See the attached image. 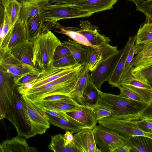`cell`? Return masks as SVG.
Wrapping results in <instances>:
<instances>
[{"mask_svg":"<svg viewBox=\"0 0 152 152\" xmlns=\"http://www.w3.org/2000/svg\"><path fill=\"white\" fill-rule=\"evenodd\" d=\"M74 133L75 132L73 131H66L63 135L66 145H69L72 143L74 139V135L72 134Z\"/></svg>","mask_w":152,"mask_h":152,"instance_id":"51","label":"cell"},{"mask_svg":"<svg viewBox=\"0 0 152 152\" xmlns=\"http://www.w3.org/2000/svg\"><path fill=\"white\" fill-rule=\"evenodd\" d=\"M45 27L49 30L56 28V32L67 35L72 39L76 42L87 46L95 47L87 40L85 37L77 31V28L66 27L63 26L58 21L47 22L45 24Z\"/></svg>","mask_w":152,"mask_h":152,"instance_id":"20","label":"cell"},{"mask_svg":"<svg viewBox=\"0 0 152 152\" xmlns=\"http://www.w3.org/2000/svg\"><path fill=\"white\" fill-rule=\"evenodd\" d=\"M129 1H131L134 3L136 6H137L140 3L148 0H128Z\"/></svg>","mask_w":152,"mask_h":152,"instance_id":"54","label":"cell"},{"mask_svg":"<svg viewBox=\"0 0 152 152\" xmlns=\"http://www.w3.org/2000/svg\"><path fill=\"white\" fill-rule=\"evenodd\" d=\"M0 70L11 76L14 82L32 72H40L42 70L24 63L14 57L9 49L0 48Z\"/></svg>","mask_w":152,"mask_h":152,"instance_id":"8","label":"cell"},{"mask_svg":"<svg viewBox=\"0 0 152 152\" xmlns=\"http://www.w3.org/2000/svg\"><path fill=\"white\" fill-rule=\"evenodd\" d=\"M100 99L96 107L106 109L114 118L132 120L141 119L140 114L148 103L99 91Z\"/></svg>","mask_w":152,"mask_h":152,"instance_id":"1","label":"cell"},{"mask_svg":"<svg viewBox=\"0 0 152 152\" xmlns=\"http://www.w3.org/2000/svg\"><path fill=\"white\" fill-rule=\"evenodd\" d=\"M71 54V53L69 49L62 43L57 47L55 50L54 55V61Z\"/></svg>","mask_w":152,"mask_h":152,"instance_id":"39","label":"cell"},{"mask_svg":"<svg viewBox=\"0 0 152 152\" xmlns=\"http://www.w3.org/2000/svg\"><path fill=\"white\" fill-rule=\"evenodd\" d=\"M140 117L141 119L142 118H152V99L142 111Z\"/></svg>","mask_w":152,"mask_h":152,"instance_id":"49","label":"cell"},{"mask_svg":"<svg viewBox=\"0 0 152 152\" xmlns=\"http://www.w3.org/2000/svg\"><path fill=\"white\" fill-rule=\"evenodd\" d=\"M131 65L121 78L120 85L132 91L145 102L148 103L152 99V86L148 80L140 74L133 70Z\"/></svg>","mask_w":152,"mask_h":152,"instance_id":"6","label":"cell"},{"mask_svg":"<svg viewBox=\"0 0 152 152\" xmlns=\"http://www.w3.org/2000/svg\"><path fill=\"white\" fill-rule=\"evenodd\" d=\"M99 91L91 80L89 77L83 93L81 105L93 108L96 107L100 99Z\"/></svg>","mask_w":152,"mask_h":152,"instance_id":"26","label":"cell"},{"mask_svg":"<svg viewBox=\"0 0 152 152\" xmlns=\"http://www.w3.org/2000/svg\"><path fill=\"white\" fill-rule=\"evenodd\" d=\"M136 37V35L130 37L125 46L123 48L122 52L120 58L111 77L108 81L109 83L112 87H117L120 85L121 78L130 46L132 41Z\"/></svg>","mask_w":152,"mask_h":152,"instance_id":"21","label":"cell"},{"mask_svg":"<svg viewBox=\"0 0 152 152\" xmlns=\"http://www.w3.org/2000/svg\"><path fill=\"white\" fill-rule=\"evenodd\" d=\"M35 79L17 87V89L19 93L22 95H23L28 90L32 88L35 83Z\"/></svg>","mask_w":152,"mask_h":152,"instance_id":"48","label":"cell"},{"mask_svg":"<svg viewBox=\"0 0 152 152\" xmlns=\"http://www.w3.org/2000/svg\"><path fill=\"white\" fill-rule=\"evenodd\" d=\"M146 121L152 123V118H142Z\"/></svg>","mask_w":152,"mask_h":152,"instance_id":"55","label":"cell"},{"mask_svg":"<svg viewBox=\"0 0 152 152\" xmlns=\"http://www.w3.org/2000/svg\"><path fill=\"white\" fill-rule=\"evenodd\" d=\"M80 26L81 29L77 28L78 32L84 36L90 43L95 47L109 43L110 37L100 34L99 27L92 25L87 20H81Z\"/></svg>","mask_w":152,"mask_h":152,"instance_id":"17","label":"cell"},{"mask_svg":"<svg viewBox=\"0 0 152 152\" xmlns=\"http://www.w3.org/2000/svg\"><path fill=\"white\" fill-rule=\"evenodd\" d=\"M88 0H50V3L58 5H75Z\"/></svg>","mask_w":152,"mask_h":152,"instance_id":"47","label":"cell"},{"mask_svg":"<svg viewBox=\"0 0 152 152\" xmlns=\"http://www.w3.org/2000/svg\"><path fill=\"white\" fill-rule=\"evenodd\" d=\"M135 45H144L152 42V22L145 23L139 29Z\"/></svg>","mask_w":152,"mask_h":152,"instance_id":"33","label":"cell"},{"mask_svg":"<svg viewBox=\"0 0 152 152\" xmlns=\"http://www.w3.org/2000/svg\"><path fill=\"white\" fill-rule=\"evenodd\" d=\"M63 43L69 50L78 65H85L88 63V47L80 44L71 39Z\"/></svg>","mask_w":152,"mask_h":152,"instance_id":"22","label":"cell"},{"mask_svg":"<svg viewBox=\"0 0 152 152\" xmlns=\"http://www.w3.org/2000/svg\"><path fill=\"white\" fill-rule=\"evenodd\" d=\"M130 146L126 144L125 145L121 147L116 149L114 152H130Z\"/></svg>","mask_w":152,"mask_h":152,"instance_id":"52","label":"cell"},{"mask_svg":"<svg viewBox=\"0 0 152 152\" xmlns=\"http://www.w3.org/2000/svg\"><path fill=\"white\" fill-rule=\"evenodd\" d=\"M151 57L152 49L140 52L133 58L131 65L134 67L143 61Z\"/></svg>","mask_w":152,"mask_h":152,"instance_id":"38","label":"cell"},{"mask_svg":"<svg viewBox=\"0 0 152 152\" xmlns=\"http://www.w3.org/2000/svg\"><path fill=\"white\" fill-rule=\"evenodd\" d=\"M120 92L119 95L122 97L140 102H143L137 95L132 91L124 88L121 85L118 87Z\"/></svg>","mask_w":152,"mask_h":152,"instance_id":"40","label":"cell"},{"mask_svg":"<svg viewBox=\"0 0 152 152\" xmlns=\"http://www.w3.org/2000/svg\"><path fill=\"white\" fill-rule=\"evenodd\" d=\"M22 95L27 106L33 136L45 134L50 128V122L47 114L38 102L31 100L24 94Z\"/></svg>","mask_w":152,"mask_h":152,"instance_id":"11","label":"cell"},{"mask_svg":"<svg viewBox=\"0 0 152 152\" xmlns=\"http://www.w3.org/2000/svg\"><path fill=\"white\" fill-rule=\"evenodd\" d=\"M136 39V37L133 40L129 50L126 59L122 76L126 72L131 66V62L135 54V44Z\"/></svg>","mask_w":152,"mask_h":152,"instance_id":"41","label":"cell"},{"mask_svg":"<svg viewBox=\"0 0 152 152\" xmlns=\"http://www.w3.org/2000/svg\"><path fill=\"white\" fill-rule=\"evenodd\" d=\"M17 1L20 3L22 6L23 5L27 4L28 3H30L31 2L35 1L37 0H17Z\"/></svg>","mask_w":152,"mask_h":152,"instance_id":"53","label":"cell"},{"mask_svg":"<svg viewBox=\"0 0 152 152\" xmlns=\"http://www.w3.org/2000/svg\"><path fill=\"white\" fill-rule=\"evenodd\" d=\"M33 42L34 65L41 70L53 66L55 50L62 42L51 31L45 28Z\"/></svg>","mask_w":152,"mask_h":152,"instance_id":"3","label":"cell"},{"mask_svg":"<svg viewBox=\"0 0 152 152\" xmlns=\"http://www.w3.org/2000/svg\"><path fill=\"white\" fill-rule=\"evenodd\" d=\"M26 139L17 135L10 139L7 138L0 144L1 152H36L34 147L28 144Z\"/></svg>","mask_w":152,"mask_h":152,"instance_id":"19","label":"cell"},{"mask_svg":"<svg viewBox=\"0 0 152 152\" xmlns=\"http://www.w3.org/2000/svg\"><path fill=\"white\" fill-rule=\"evenodd\" d=\"M152 49V42L144 45H138L135 46V54L147 50Z\"/></svg>","mask_w":152,"mask_h":152,"instance_id":"50","label":"cell"},{"mask_svg":"<svg viewBox=\"0 0 152 152\" xmlns=\"http://www.w3.org/2000/svg\"><path fill=\"white\" fill-rule=\"evenodd\" d=\"M17 86L13 77L0 70V120L6 118L14 123V91Z\"/></svg>","mask_w":152,"mask_h":152,"instance_id":"4","label":"cell"},{"mask_svg":"<svg viewBox=\"0 0 152 152\" xmlns=\"http://www.w3.org/2000/svg\"><path fill=\"white\" fill-rule=\"evenodd\" d=\"M36 101L39 102L46 109L65 113L75 110L81 105L70 98L52 102Z\"/></svg>","mask_w":152,"mask_h":152,"instance_id":"27","label":"cell"},{"mask_svg":"<svg viewBox=\"0 0 152 152\" xmlns=\"http://www.w3.org/2000/svg\"><path fill=\"white\" fill-rule=\"evenodd\" d=\"M39 103L41 104L40 103ZM41 105L42 107L43 110L48 115L51 116L58 117L68 121L67 116L65 113L59 111L47 109L45 108L42 104Z\"/></svg>","mask_w":152,"mask_h":152,"instance_id":"46","label":"cell"},{"mask_svg":"<svg viewBox=\"0 0 152 152\" xmlns=\"http://www.w3.org/2000/svg\"><path fill=\"white\" fill-rule=\"evenodd\" d=\"M9 16L12 26L19 19L22 5L17 0H0Z\"/></svg>","mask_w":152,"mask_h":152,"instance_id":"32","label":"cell"},{"mask_svg":"<svg viewBox=\"0 0 152 152\" xmlns=\"http://www.w3.org/2000/svg\"><path fill=\"white\" fill-rule=\"evenodd\" d=\"M48 115L49 121L51 124L59 127L66 131H73L77 133L81 130L69 121L51 116Z\"/></svg>","mask_w":152,"mask_h":152,"instance_id":"34","label":"cell"},{"mask_svg":"<svg viewBox=\"0 0 152 152\" xmlns=\"http://www.w3.org/2000/svg\"><path fill=\"white\" fill-rule=\"evenodd\" d=\"M9 49L12 55L19 60L29 66L36 67L32 62L34 56L32 41L27 39Z\"/></svg>","mask_w":152,"mask_h":152,"instance_id":"18","label":"cell"},{"mask_svg":"<svg viewBox=\"0 0 152 152\" xmlns=\"http://www.w3.org/2000/svg\"><path fill=\"white\" fill-rule=\"evenodd\" d=\"M94 109L96 118L98 121L103 118L112 116V112L106 109L97 107Z\"/></svg>","mask_w":152,"mask_h":152,"instance_id":"44","label":"cell"},{"mask_svg":"<svg viewBox=\"0 0 152 152\" xmlns=\"http://www.w3.org/2000/svg\"><path fill=\"white\" fill-rule=\"evenodd\" d=\"M70 98L68 95L57 94L48 96L35 101L45 102H52L67 99Z\"/></svg>","mask_w":152,"mask_h":152,"instance_id":"45","label":"cell"},{"mask_svg":"<svg viewBox=\"0 0 152 152\" xmlns=\"http://www.w3.org/2000/svg\"><path fill=\"white\" fill-rule=\"evenodd\" d=\"M136 10L142 12L145 15V23L152 22V0L144 1L136 6Z\"/></svg>","mask_w":152,"mask_h":152,"instance_id":"36","label":"cell"},{"mask_svg":"<svg viewBox=\"0 0 152 152\" xmlns=\"http://www.w3.org/2000/svg\"><path fill=\"white\" fill-rule=\"evenodd\" d=\"M84 65L48 83L28 90L24 94L33 101L54 94L69 95L74 89Z\"/></svg>","mask_w":152,"mask_h":152,"instance_id":"2","label":"cell"},{"mask_svg":"<svg viewBox=\"0 0 152 152\" xmlns=\"http://www.w3.org/2000/svg\"><path fill=\"white\" fill-rule=\"evenodd\" d=\"M14 96L15 110L13 126L17 131V135L28 139L34 137L32 125L26 104L22 95L18 91L17 87L14 91Z\"/></svg>","mask_w":152,"mask_h":152,"instance_id":"9","label":"cell"},{"mask_svg":"<svg viewBox=\"0 0 152 152\" xmlns=\"http://www.w3.org/2000/svg\"><path fill=\"white\" fill-rule=\"evenodd\" d=\"M78 65L72 55L66 56L58 60L54 61L53 66L58 67L75 66Z\"/></svg>","mask_w":152,"mask_h":152,"instance_id":"37","label":"cell"},{"mask_svg":"<svg viewBox=\"0 0 152 152\" xmlns=\"http://www.w3.org/2000/svg\"><path fill=\"white\" fill-rule=\"evenodd\" d=\"M88 64L84 65L77 82L69 96L81 105L82 94L89 80L90 74Z\"/></svg>","mask_w":152,"mask_h":152,"instance_id":"25","label":"cell"},{"mask_svg":"<svg viewBox=\"0 0 152 152\" xmlns=\"http://www.w3.org/2000/svg\"><path fill=\"white\" fill-rule=\"evenodd\" d=\"M74 137L73 143L78 152H101L96 145L93 130L81 129Z\"/></svg>","mask_w":152,"mask_h":152,"instance_id":"15","label":"cell"},{"mask_svg":"<svg viewBox=\"0 0 152 152\" xmlns=\"http://www.w3.org/2000/svg\"><path fill=\"white\" fill-rule=\"evenodd\" d=\"M148 82L152 86V77L148 80Z\"/></svg>","mask_w":152,"mask_h":152,"instance_id":"56","label":"cell"},{"mask_svg":"<svg viewBox=\"0 0 152 152\" xmlns=\"http://www.w3.org/2000/svg\"><path fill=\"white\" fill-rule=\"evenodd\" d=\"M92 130L96 145L101 152H114L127 144L128 140L107 127L99 124Z\"/></svg>","mask_w":152,"mask_h":152,"instance_id":"7","label":"cell"},{"mask_svg":"<svg viewBox=\"0 0 152 152\" xmlns=\"http://www.w3.org/2000/svg\"><path fill=\"white\" fill-rule=\"evenodd\" d=\"M127 144L130 152H152V138L143 136H136L128 140Z\"/></svg>","mask_w":152,"mask_h":152,"instance_id":"29","label":"cell"},{"mask_svg":"<svg viewBox=\"0 0 152 152\" xmlns=\"http://www.w3.org/2000/svg\"><path fill=\"white\" fill-rule=\"evenodd\" d=\"M68 121L81 129H93L96 125L97 120L94 109L81 105L77 108L65 113Z\"/></svg>","mask_w":152,"mask_h":152,"instance_id":"13","label":"cell"},{"mask_svg":"<svg viewBox=\"0 0 152 152\" xmlns=\"http://www.w3.org/2000/svg\"><path fill=\"white\" fill-rule=\"evenodd\" d=\"M51 141L48 146L49 149L55 152H78L73 143L66 145L63 135L57 134L51 136Z\"/></svg>","mask_w":152,"mask_h":152,"instance_id":"31","label":"cell"},{"mask_svg":"<svg viewBox=\"0 0 152 152\" xmlns=\"http://www.w3.org/2000/svg\"><path fill=\"white\" fill-rule=\"evenodd\" d=\"M43 17L39 13L25 24L27 39L33 41L41 33L45 27Z\"/></svg>","mask_w":152,"mask_h":152,"instance_id":"28","label":"cell"},{"mask_svg":"<svg viewBox=\"0 0 152 152\" xmlns=\"http://www.w3.org/2000/svg\"><path fill=\"white\" fill-rule=\"evenodd\" d=\"M123 49L102 62L90 75V78L96 88L101 91V86L111 77L120 58Z\"/></svg>","mask_w":152,"mask_h":152,"instance_id":"12","label":"cell"},{"mask_svg":"<svg viewBox=\"0 0 152 152\" xmlns=\"http://www.w3.org/2000/svg\"><path fill=\"white\" fill-rule=\"evenodd\" d=\"M133 70L148 80L152 77V57L147 58L134 67Z\"/></svg>","mask_w":152,"mask_h":152,"instance_id":"35","label":"cell"},{"mask_svg":"<svg viewBox=\"0 0 152 152\" xmlns=\"http://www.w3.org/2000/svg\"><path fill=\"white\" fill-rule=\"evenodd\" d=\"M88 65L90 71L92 72L102 62L117 53V47L106 43L95 47H88Z\"/></svg>","mask_w":152,"mask_h":152,"instance_id":"14","label":"cell"},{"mask_svg":"<svg viewBox=\"0 0 152 152\" xmlns=\"http://www.w3.org/2000/svg\"><path fill=\"white\" fill-rule=\"evenodd\" d=\"M27 39L25 24L19 19L11 28L10 39L8 49Z\"/></svg>","mask_w":152,"mask_h":152,"instance_id":"30","label":"cell"},{"mask_svg":"<svg viewBox=\"0 0 152 152\" xmlns=\"http://www.w3.org/2000/svg\"><path fill=\"white\" fill-rule=\"evenodd\" d=\"M136 120L121 119L109 117L98 121L99 124L109 128L129 140L136 136H143L152 138V133L145 132L137 127Z\"/></svg>","mask_w":152,"mask_h":152,"instance_id":"10","label":"cell"},{"mask_svg":"<svg viewBox=\"0 0 152 152\" xmlns=\"http://www.w3.org/2000/svg\"><path fill=\"white\" fill-rule=\"evenodd\" d=\"M80 65L65 67L52 66L49 68L42 70L39 76L36 79L32 88L42 86L69 74L76 69Z\"/></svg>","mask_w":152,"mask_h":152,"instance_id":"16","label":"cell"},{"mask_svg":"<svg viewBox=\"0 0 152 152\" xmlns=\"http://www.w3.org/2000/svg\"><path fill=\"white\" fill-rule=\"evenodd\" d=\"M49 0H37L22 6L19 19L25 24L36 15L40 13L41 9L50 3Z\"/></svg>","mask_w":152,"mask_h":152,"instance_id":"23","label":"cell"},{"mask_svg":"<svg viewBox=\"0 0 152 152\" xmlns=\"http://www.w3.org/2000/svg\"><path fill=\"white\" fill-rule=\"evenodd\" d=\"M118 0H88L75 5L93 13L110 9Z\"/></svg>","mask_w":152,"mask_h":152,"instance_id":"24","label":"cell"},{"mask_svg":"<svg viewBox=\"0 0 152 152\" xmlns=\"http://www.w3.org/2000/svg\"><path fill=\"white\" fill-rule=\"evenodd\" d=\"M40 13L45 22L58 21L63 19L89 17L94 13L75 5H58L50 3L43 7Z\"/></svg>","mask_w":152,"mask_h":152,"instance_id":"5","label":"cell"},{"mask_svg":"<svg viewBox=\"0 0 152 152\" xmlns=\"http://www.w3.org/2000/svg\"><path fill=\"white\" fill-rule=\"evenodd\" d=\"M136 122L137 127L140 130L145 132L152 133V123L142 118L136 120Z\"/></svg>","mask_w":152,"mask_h":152,"instance_id":"43","label":"cell"},{"mask_svg":"<svg viewBox=\"0 0 152 152\" xmlns=\"http://www.w3.org/2000/svg\"><path fill=\"white\" fill-rule=\"evenodd\" d=\"M40 72H31L21 77L15 83L17 86H18L26 83L30 82L36 79L39 76Z\"/></svg>","mask_w":152,"mask_h":152,"instance_id":"42","label":"cell"}]
</instances>
